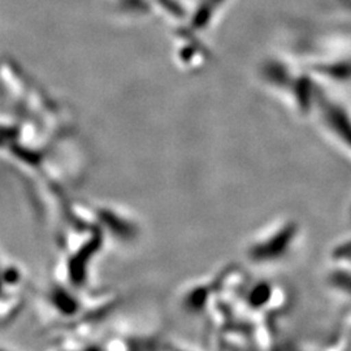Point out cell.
<instances>
[{
  "mask_svg": "<svg viewBox=\"0 0 351 351\" xmlns=\"http://www.w3.org/2000/svg\"><path fill=\"white\" fill-rule=\"evenodd\" d=\"M332 280L339 288L345 290L349 295H351V275L345 274V272H339L332 277Z\"/></svg>",
  "mask_w": 351,
  "mask_h": 351,
  "instance_id": "7a4b0ae2",
  "label": "cell"
},
{
  "mask_svg": "<svg viewBox=\"0 0 351 351\" xmlns=\"http://www.w3.org/2000/svg\"><path fill=\"white\" fill-rule=\"evenodd\" d=\"M326 119H328L329 125L332 126V129L335 128L337 134H339L342 138H345L349 145H351V125L346 120V117L337 111H330V112H328Z\"/></svg>",
  "mask_w": 351,
  "mask_h": 351,
  "instance_id": "6da1fadb",
  "label": "cell"
}]
</instances>
